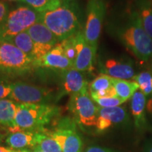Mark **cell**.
<instances>
[{"label":"cell","mask_w":152,"mask_h":152,"mask_svg":"<svg viewBox=\"0 0 152 152\" xmlns=\"http://www.w3.org/2000/svg\"><path fill=\"white\" fill-rule=\"evenodd\" d=\"M115 33L125 48L138 60L147 61L151 59L152 39L144 28L133 5L127 12L124 22L118 26Z\"/></svg>","instance_id":"cell-1"},{"label":"cell","mask_w":152,"mask_h":152,"mask_svg":"<svg viewBox=\"0 0 152 152\" xmlns=\"http://www.w3.org/2000/svg\"><path fill=\"white\" fill-rule=\"evenodd\" d=\"M39 20L56 36L59 42L83 30L77 5L68 0L63 1L56 9L40 13Z\"/></svg>","instance_id":"cell-2"},{"label":"cell","mask_w":152,"mask_h":152,"mask_svg":"<svg viewBox=\"0 0 152 152\" xmlns=\"http://www.w3.org/2000/svg\"><path fill=\"white\" fill-rule=\"evenodd\" d=\"M59 109L49 104L17 103L15 127L10 128V134L22 130H41L57 115Z\"/></svg>","instance_id":"cell-3"},{"label":"cell","mask_w":152,"mask_h":152,"mask_svg":"<svg viewBox=\"0 0 152 152\" xmlns=\"http://www.w3.org/2000/svg\"><path fill=\"white\" fill-rule=\"evenodd\" d=\"M40 20V13L28 6H21L10 11L0 25V42L27 30Z\"/></svg>","instance_id":"cell-4"},{"label":"cell","mask_w":152,"mask_h":152,"mask_svg":"<svg viewBox=\"0 0 152 152\" xmlns=\"http://www.w3.org/2000/svg\"><path fill=\"white\" fill-rule=\"evenodd\" d=\"M1 71L11 74H23L35 67L33 60L12 44L0 42Z\"/></svg>","instance_id":"cell-5"},{"label":"cell","mask_w":152,"mask_h":152,"mask_svg":"<svg viewBox=\"0 0 152 152\" xmlns=\"http://www.w3.org/2000/svg\"><path fill=\"white\" fill-rule=\"evenodd\" d=\"M68 108L73 114L76 123L86 127L96 126L98 106L94 104L88 90L72 94Z\"/></svg>","instance_id":"cell-6"},{"label":"cell","mask_w":152,"mask_h":152,"mask_svg":"<svg viewBox=\"0 0 152 152\" xmlns=\"http://www.w3.org/2000/svg\"><path fill=\"white\" fill-rule=\"evenodd\" d=\"M48 133L59 144L63 152H83V141L74 119H61L54 130Z\"/></svg>","instance_id":"cell-7"},{"label":"cell","mask_w":152,"mask_h":152,"mask_svg":"<svg viewBox=\"0 0 152 152\" xmlns=\"http://www.w3.org/2000/svg\"><path fill=\"white\" fill-rule=\"evenodd\" d=\"M9 97L17 103L49 104L54 98L52 89L18 81L11 84Z\"/></svg>","instance_id":"cell-8"},{"label":"cell","mask_w":152,"mask_h":152,"mask_svg":"<svg viewBox=\"0 0 152 152\" xmlns=\"http://www.w3.org/2000/svg\"><path fill=\"white\" fill-rule=\"evenodd\" d=\"M106 11L103 0H90L87 7V20L84 28L87 43L97 49L98 40Z\"/></svg>","instance_id":"cell-9"},{"label":"cell","mask_w":152,"mask_h":152,"mask_svg":"<svg viewBox=\"0 0 152 152\" xmlns=\"http://www.w3.org/2000/svg\"><path fill=\"white\" fill-rule=\"evenodd\" d=\"M27 32L34 42V62L35 67H37V63L60 42L56 36L40 20L28 28Z\"/></svg>","instance_id":"cell-10"},{"label":"cell","mask_w":152,"mask_h":152,"mask_svg":"<svg viewBox=\"0 0 152 152\" xmlns=\"http://www.w3.org/2000/svg\"><path fill=\"white\" fill-rule=\"evenodd\" d=\"M77 56L73 68L80 72H92L94 70V62L96 48L87 43L85 37L84 29L74 35Z\"/></svg>","instance_id":"cell-11"},{"label":"cell","mask_w":152,"mask_h":152,"mask_svg":"<svg viewBox=\"0 0 152 152\" xmlns=\"http://www.w3.org/2000/svg\"><path fill=\"white\" fill-rule=\"evenodd\" d=\"M128 119L126 109L122 106L100 107L98 106V118L96 128L98 132H104L111 127L122 124Z\"/></svg>","instance_id":"cell-12"},{"label":"cell","mask_w":152,"mask_h":152,"mask_svg":"<svg viewBox=\"0 0 152 152\" xmlns=\"http://www.w3.org/2000/svg\"><path fill=\"white\" fill-rule=\"evenodd\" d=\"M37 67L59 70L63 72L73 68V64L66 56L61 44L59 42L37 63Z\"/></svg>","instance_id":"cell-13"},{"label":"cell","mask_w":152,"mask_h":152,"mask_svg":"<svg viewBox=\"0 0 152 152\" xmlns=\"http://www.w3.org/2000/svg\"><path fill=\"white\" fill-rule=\"evenodd\" d=\"M134 67L130 61L110 58L106 60L102 66L101 73L105 74L113 78L129 80L134 75Z\"/></svg>","instance_id":"cell-14"},{"label":"cell","mask_w":152,"mask_h":152,"mask_svg":"<svg viewBox=\"0 0 152 152\" xmlns=\"http://www.w3.org/2000/svg\"><path fill=\"white\" fill-rule=\"evenodd\" d=\"M63 86L66 93L71 95L88 90V83L83 72L72 68L63 71Z\"/></svg>","instance_id":"cell-15"},{"label":"cell","mask_w":152,"mask_h":152,"mask_svg":"<svg viewBox=\"0 0 152 152\" xmlns=\"http://www.w3.org/2000/svg\"><path fill=\"white\" fill-rule=\"evenodd\" d=\"M36 131L22 130L12 133L7 137L6 143L11 149H33L35 146Z\"/></svg>","instance_id":"cell-16"},{"label":"cell","mask_w":152,"mask_h":152,"mask_svg":"<svg viewBox=\"0 0 152 152\" xmlns=\"http://www.w3.org/2000/svg\"><path fill=\"white\" fill-rule=\"evenodd\" d=\"M146 96L141 91H137L131 98V113L134 120L135 126L142 129L146 125Z\"/></svg>","instance_id":"cell-17"},{"label":"cell","mask_w":152,"mask_h":152,"mask_svg":"<svg viewBox=\"0 0 152 152\" xmlns=\"http://www.w3.org/2000/svg\"><path fill=\"white\" fill-rule=\"evenodd\" d=\"M33 151L42 152H63L59 144L52 137L45 129L36 131L35 146Z\"/></svg>","instance_id":"cell-18"},{"label":"cell","mask_w":152,"mask_h":152,"mask_svg":"<svg viewBox=\"0 0 152 152\" xmlns=\"http://www.w3.org/2000/svg\"><path fill=\"white\" fill-rule=\"evenodd\" d=\"M133 7L141 18L146 32L152 39V0H133Z\"/></svg>","instance_id":"cell-19"},{"label":"cell","mask_w":152,"mask_h":152,"mask_svg":"<svg viewBox=\"0 0 152 152\" xmlns=\"http://www.w3.org/2000/svg\"><path fill=\"white\" fill-rule=\"evenodd\" d=\"M16 112L17 103L16 102L7 99L0 100V125L7 129L14 128Z\"/></svg>","instance_id":"cell-20"},{"label":"cell","mask_w":152,"mask_h":152,"mask_svg":"<svg viewBox=\"0 0 152 152\" xmlns=\"http://www.w3.org/2000/svg\"><path fill=\"white\" fill-rule=\"evenodd\" d=\"M6 42L11 43L18 47L23 52L30 56L34 61V52H35L34 42L29 34L28 33L27 30L11 37Z\"/></svg>","instance_id":"cell-21"},{"label":"cell","mask_w":152,"mask_h":152,"mask_svg":"<svg viewBox=\"0 0 152 152\" xmlns=\"http://www.w3.org/2000/svg\"><path fill=\"white\" fill-rule=\"evenodd\" d=\"M113 85L116 91L117 96L125 102L132 98L134 93L140 88L139 85L136 82L128 80L113 78Z\"/></svg>","instance_id":"cell-22"},{"label":"cell","mask_w":152,"mask_h":152,"mask_svg":"<svg viewBox=\"0 0 152 152\" xmlns=\"http://www.w3.org/2000/svg\"><path fill=\"white\" fill-rule=\"evenodd\" d=\"M34 10L39 13L56 9L62 3V0H20Z\"/></svg>","instance_id":"cell-23"},{"label":"cell","mask_w":152,"mask_h":152,"mask_svg":"<svg viewBox=\"0 0 152 152\" xmlns=\"http://www.w3.org/2000/svg\"><path fill=\"white\" fill-rule=\"evenodd\" d=\"M132 80L137 83L140 91L146 96L152 94V72L143 71L134 75Z\"/></svg>","instance_id":"cell-24"},{"label":"cell","mask_w":152,"mask_h":152,"mask_svg":"<svg viewBox=\"0 0 152 152\" xmlns=\"http://www.w3.org/2000/svg\"><path fill=\"white\" fill-rule=\"evenodd\" d=\"M113 86V77L101 73L90 83L89 90L90 94H92L106 90Z\"/></svg>","instance_id":"cell-25"},{"label":"cell","mask_w":152,"mask_h":152,"mask_svg":"<svg viewBox=\"0 0 152 152\" xmlns=\"http://www.w3.org/2000/svg\"><path fill=\"white\" fill-rule=\"evenodd\" d=\"M60 42L61 44L66 56L68 57V59L73 63L74 66V63H75L76 56H77V50H76L75 47L74 35L71 37L67 38V39H64V40Z\"/></svg>","instance_id":"cell-26"},{"label":"cell","mask_w":152,"mask_h":152,"mask_svg":"<svg viewBox=\"0 0 152 152\" xmlns=\"http://www.w3.org/2000/svg\"><path fill=\"white\" fill-rule=\"evenodd\" d=\"M93 101H94L100 107H115V106H119L125 102L124 100L119 98L118 96L96 99Z\"/></svg>","instance_id":"cell-27"},{"label":"cell","mask_w":152,"mask_h":152,"mask_svg":"<svg viewBox=\"0 0 152 152\" xmlns=\"http://www.w3.org/2000/svg\"><path fill=\"white\" fill-rule=\"evenodd\" d=\"M11 92V84L0 79V100L9 96Z\"/></svg>","instance_id":"cell-28"},{"label":"cell","mask_w":152,"mask_h":152,"mask_svg":"<svg viewBox=\"0 0 152 152\" xmlns=\"http://www.w3.org/2000/svg\"><path fill=\"white\" fill-rule=\"evenodd\" d=\"M7 12H8L7 6L2 1H0V25L1 24V23L4 21V20L8 15Z\"/></svg>","instance_id":"cell-29"},{"label":"cell","mask_w":152,"mask_h":152,"mask_svg":"<svg viewBox=\"0 0 152 152\" xmlns=\"http://www.w3.org/2000/svg\"><path fill=\"white\" fill-rule=\"evenodd\" d=\"M85 152H113L109 149L106 148L98 147V146H92L87 148Z\"/></svg>","instance_id":"cell-30"},{"label":"cell","mask_w":152,"mask_h":152,"mask_svg":"<svg viewBox=\"0 0 152 152\" xmlns=\"http://www.w3.org/2000/svg\"><path fill=\"white\" fill-rule=\"evenodd\" d=\"M146 106H147V111L149 112V113L152 114V97L150 99L149 101H148Z\"/></svg>","instance_id":"cell-31"},{"label":"cell","mask_w":152,"mask_h":152,"mask_svg":"<svg viewBox=\"0 0 152 152\" xmlns=\"http://www.w3.org/2000/svg\"><path fill=\"white\" fill-rule=\"evenodd\" d=\"M13 152H31L30 149H19V150H13Z\"/></svg>","instance_id":"cell-32"},{"label":"cell","mask_w":152,"mask_h":152,"mask_svg":"<svg viewBox=\"0 0 152 152\" xmlns=\"http://www.w3.org/2000/svg\"><path fill=\"white\" fill-rule=\"evenodd\" d=\"M9 149V148H6V147H3L0 146V152H6Z\"/></svg>","instance_id":"cell-33"},{"label":"cell","mask_w":152,"mask_h":152,"mask_svg":"<svg viewBox=\"0 0 152 152\" xmlns=\"http://www.w3.org/2000/svg\"><path fill=\"white\" fill-rule=\"evenodd\" d=\"M148 152H152V145L149 148V149H148Z\"/></svg>","instance_id":"cell-34"},{"label":"cell","mask_w":152,"mask_h":152,"mask_svg":"<svg viewBox=\"0 0 152 152\" xmlns=\"http://www.w3.org/2000/svg\"><path fill=\"white\" fill-rule=\"evenodd\" d=\"M6 152H13V149H11L10 148H9V149L8 150V151H6Z\"/></svg>","instance_id":"cell-35"},{"label":"cell","mask_w":152,"mask_h":152,"mask_svg":"<svg viewBox=\"0 0 152 152\" xmlns=\"http://www.w3.org/2000/svg\"><path fill=\"white\" fill-rule=\"evenodd\" d=\"M150 60H151V71H152V57H151V59H150Z\"/></svg>","instance_id":"cell-36"},{"label":"cell","mask_w":152,"mask_h":152,"mask_svg":"<svg viewBox=\"0 0 152 152\" xmlns=\"http://www.w3.org/2000/svg\"><path fill=\"white\" fill-rule=\"evenodd\" d=\"M0 71H1V57H0Z\"/></svg>","instance_id":"cell-37"},{"label":"cell","mask_w":152,"mask_h":152,"mask_svg":"<svg viewBox=\"0 0 152 152\" xmlns=\"http://www.w3.org/2000/svg\"><path fill=\"white\" fill-rule=\"evenodd\" d=\"M33 152H42V151H33Z\"/></svg>","instance_id":"cell-38"},{"label":"cell","mask_w":152,"mask_h":152,"mask_svg":"<svg viewBox=\"0 0 152 152\" xmlns=\"http://www.w3.org/2000/svg\"><path fill=\"white\" fill-rule=\"evenodd\" d=\"M9 1H17V0H9Z\"/></svg>","instance_id":"cell-39"}]
</instances>
